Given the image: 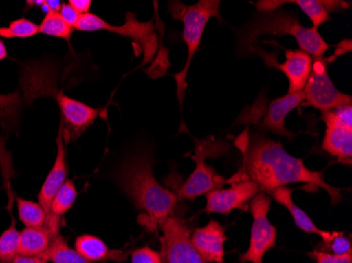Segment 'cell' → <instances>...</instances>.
<instances>
[{"instance_id":"cell-9","label":"cell","mask_w":352,"mask_h":263,"mask_svg":"<svg viewBox=\"0 0 352 263\" xmlns=\"http://www.w3.org/2000/svg\"><path fill=\"white\" fill-rule=\"evenodd\" d=\"M160 227L163 231L164 256L168 263H204L192 243L187 223L171 215Z\"/></svg>"},{"instance_id":"cell-25","label":"cell","mask_w":352,"mask_h":263,"mask_svg":"<svg viewBox=\"0 0 352 263\" xmlns=\"http://www.w3.org/2000/svg\"><path fill=\"white\" fill-rule=\"evenodd\" d=\"M39 34V25L27 19L12 21L9 27H0V37L3 38H31Z\"/></svg>"},{"instance_id":"cell-6","label":"cell","mask_w":352,"mask_h":263,"mask_svg":"<svg viewBox=\"0 0 352 263\" xmlns=\"http://www.w3.org/2000/svg\"><path fill=\"white\" fill-rule=\"evenodd\" d=\"M193 140L195 141V151L192 159L195 160L197 165L176 194L177 198L187 201H195L199 196L206 195L213 190L221 189L225 183H228V180L219 176L213 168L206 164V158L221 156L225 146L210 139L197 140L193 138Z\"/></svg>"},{"instance_id":"cell-8","label":"cell","mask_w":352,"mask_h":263,"mask_svg":"<svg viewBox=\"0 0 352 263\" xmlns=\"http://www.w3.org/2000/svg\"><path fill=\"white\" fill-rule=\"evenodd\" d=\"M328 58L318 57L314 58L311 73L302 90L305 95V102L302 106H312L321 112L340 108V106H352L350 95L340 92L328 75Z\"/></svg>"},{"instance_id":"cell-28","label":"cell","mask_w":352,"mask_h":263,"mask_svg":"<svg viewBox=\"0 0 352 263\" xmlns=\"http://www.w3.org/2000/svg\"><path fill=\"white\" fill-rule=\"evenodd\" d=\"M323 250L330 251L331 254L334 255H346L350 254L351 252V242H350L349 238L344 235L342 232L341 234L338 235L337 237H334L329 243L327 244H322Z\"/></svg>"},{"instance_id":"cell-19","label":"cell","mask_w":352,"mask_h":263,"mask_svg":"<svg viewBox=\"0 0 352 263\" xmlns=\"http://www.w3.org/2000/svg\"><path fill=\"white\" fill-rule=\"evenodd\" d=\"M286 3L298 5L308 16L316 29L329 21V13L350 7V3L338 0H286Z\"/></svg>"},{"instance_id":"cell-17","label":"cell","mask_w":352,"mask_h":263,"mask_svg":"<svg viewBox=\"0 0 352 263\" xmlns=\"http://www.w3.org/2000/svg\"><path fill=\"white\" fill-rule=\"evenodd\" d=\"M75 250L90 262L102 260H112L122 262L126 260V254L122 251L110 250L108 245L93 235H82L75 241Z\"/></svg>"},{"instance_id":"cell-4","label":"cell","mask_w":352,"mask_h":263,"mask_svg":"<svg viewBox=\"0 0 352 263\" xmlns=\"http://www.w3.org/2000/svg\"><path fill=\"white\" fill-rule=\"evenodd\" d=\"M219 5L221 1L219 0H201L193 5H186L181 1H171L169 3V12L172 19H179L183 23V41L187 45L188 49V58L185 67L181 72L173 75L177 88L176 93L181 106L187 89V76L190 65L201 45L206 25L211 19L223 21L219 13Z\"/></svg>"},{"instance_id":"cell-21","label":"cell","mask_w":352,"mask_h":263,"mask_svg":"<svg viewBox=\"0 0 352 263\" xmlns=\"http://www.w3.org/2000/svg\"><path fill=\"white\" fill-rule=\"evenodd\" d=\"M45 254L47 260L53 263H92L70 248L60 235L53 239Z\"/></svg>"},{"instance_id":"cell-29","label":"cell","mask_w":352,"mask_h":263,"mask_svg":"<svg viewBox=\"0 0 352 263\" xmlns=\"http://www.w3.org/2000/svg\"><path fill=\"white\" fill-rule=\"evenodd\" d=\"M132 263H163V257L152 249L142 248L132 253Z\"/></svg>"},{"instance_id":"cell-32","label":"cell","mask_w":352,"mask_h":263,"mask_svg":"<svg viewBox=\"0 0 352 263\" xmlns=\"http://www.w3.org/2000/svg\"><path fill=\"white\" fill-rule=\"evenodd\" d=\"M68 3L80 16L90 13L89 11H90L91 7H92V1L91 0H69Z\"/></svg>"},{"instance_id":"cell-2","label":"cell","mask_w":352,"mask_h":263,"mask_svg":"<svg viewBox=\"0 0 352 263\" xmlns=\"http://www.w3.org/2000/svg\"><path fill=\"white\" fill-rule=\"evenodd\" d=\"M118 183L136 209L144 211L140 221L149 232H156L157 227L173 215L179 198L154 177L153 162L147 152L134 154L122 162Z\"/></svg>"},{"instance_id":"cell-34","label":"cell","mask_w":352,"mask_h":263,"mask_svg":"<svg viewBox=\"0 0 352 263\" xmlns=\"http://www.w3.org/2000/svg\"><path fill=\"white\" fill-rule=\"evenodd\" d=\"M63 3V1H59V0H43L39 7L45 14L59 13Z\"/></svg>"},{"instance_id":"cell-13","label":"cell","mask_w":352,"mask_h":263,"mask_svg":"<svg viewBox=\"0 0 352 263\" xmlns=\"http://www.w3.org/2000/svg\"><path fill=\"white\" fill-rule=\"evenodd\" d=\"M226 227L215 220L195 229L191 240L204 263H225Z\"/></svg>"},{"instance_id":"cell-14","label":"cell","mask_w":352,"mask_h":263,"mask_svg":"<svg viewBox=\"0 0 352 263\" xmlns=\"http://www.w3.org/2000/svg\"><path fill=\"white\" fill-rule=\"evenodd\" d=\"M57 155L53 164L50 173L45 178V183L39 192V205L43 207L45 213L50 215L51 203L54 199L55 195L59 191L63 183L67 180L66 150H65V139H63V130L59 126L58 136H57Z\"/></svg>"},{"instance_id":"cell-16","label":"cell","mask_w":352,"mask_h":263,"mask_svg":"<svg viewBox=\"0 0 352 263\" xmlns=\"http://www.w3.org/2000/svg\"><path fill=\"white\" fill-rule=\"evenodd\" d=\"M294 189L289 187H278V189L274 190L271 192V196L274 201H278L280 205H284L289 213L292 214V218H294V223L300 227L304 232L309 233V234H316L321 236L323 239L324 244L329 243L334 237L341 234L342 232H326L323 229H318L314 221L309 218L307 214L302 211L300 207H298L296 203L292 201V193ZM269 194V195H270Z\"/></svg>"},{"instance_id":"cell-31","label":"cell","mask_w":352,"mask_h":263,"mask_svg":"<svg viewBox=\"0 0 352 263\" xmlns=\"http://www.w3.org/2000/svg\"><path fill=\"white\" fill-rule=\"evenodd\" d=\"M59 14H60L63 21H66L71 27H74L75 30V25H76L80 15L69 3H63Z\"/></svg>"},{"instance_id":"cell-7","label":"cell","mask_w":352,"mask_h":263,"mask_svg":"<svg viewBox=\"0 0 352 263\" xmlns=\"http://www.w3.org/2000/svg\"><path fill=\"white\" fill-rule=\"evenodd\" d=\"M271 209V197L261 192L250 203L252 215L250 244L248 250L239 256L241 263H263L265 254L276 247L278 231L269 221L268 213Z\"/></svg>"},{"instance_id":"cell-27","label":"cell","mask_w":352,"mask_h":263,"mask_svg":"<svg viewBox=\"0 0 352 263\" xmlns=\"http://www.w3.org/2000/svg\"><path fill=\"white\" fill-rule=\"evenodd\" d=\"M326 128H345L352 130V106H340L322 112Z\"/></svg>"},{"instance_id":"cell-22","label":"cell","mask_w":352,"mask_h":263,"mask_svg":"<svg viewBox=\"0 0 352 263\" xmlns=\"http://www.w3.org/2000/svg\"><path fill=\"white\" fill-rule=\"evenodd\" d=\"M16 203L19 209V220L25 225V227H45L47 214L39 203L27 201L21 197L16 198Z\"/></svg>"},{"instance_id":"cell-18","label":"cell","mask_w":352,"mask_h":263,"mask_svg":"<svg viewBox=\"0 0 352 263\" xmlns=\"http://www.w3.org/2000/svg\"><path fill=\"white\" fill-rule=\"evenodd\" d=\"M324 151L338 158L340 163L351 165L352 130L345 128H326Z\"/></svg>"},{"instance_id":"cell-5","label":"cell","mask_w":352,"mask_h":263,"mask_svg":"<svg viewBox=\"0 0 352 263\" xmlns=\"http://www.w3.org/2000/svg\"><path fill=\"white\" fill-rule=\"evenodd\" d=\"M126 21L122 25H113L107 23L100 16L88 13L79 17L75 30L82 32L106 31L109 33L122 35L124 38H129L140 47L144 53L142 63L150 62L154 58L157 50V36L153 21L142 23L136 19L135 14H126Z\"/></svg>"},{"instance_id":"cell-36","label":"cell","mask_w":352,"mask_h":263,"mask_svg":"<svg viewBox=\"0 0 352 263\" xmlns=\"http://www.w3.org/2000/svg\"><path fill=\"white\" fill-rule=\"evenodd\" d=\"M0 263H3V262H1V261H0Z\"/></svg>"},{"instance_id":"cell-23","label":"cell","mask_w":352,"mask_h":263,"mask_svg":"<svg viewBox=\"0 0 352 263\" xmlns=\"http://www.w3.org/2000/svg\"><path fill=\"white\" fill-rule=\"evenodd\" d=\"M73 31L74 27L63 21L59 13L45 14V19L39 25V33L66 41H71Z\"/></svg>"},{"instance_id":"cell-24","label":"cell","mask_w":352,"mask_h":263,"mask_svg":"<svg viewBox=\"0 0 352 263\" xmlns=\"http://www.w3.org/2000/svg\"><path fill=\"white\" fill-rule=\"evenodd\" d=\"M77 198V191L72 180L67 179L59 189L51 203L50 214L56 216H63L70 211Z\"/></svg>"},{"instance_id":"cell-11","label":"cell","mask_w":352,"mask_h":263,"mask_svg":"<svg viewBox=\"0 0 352 263\" xmlns=\"http://www.w3.org/2000/svg\"><path fill=\"white\" fill-rule=\"evenodd\" d=\"M261 187L253 180L234 181L229 189H217L206 194L207 214L229 215L233 209H245L249 201L261 193Z\"/></svg>"},{"instance_id":"cell-1","label":"cell","mask_w":352,"mask_h":263,"mask_svg":"<svg viewBox=\"0 0 352 263\" xmlns=\"http://www.w3.org/2000/svg\"><path fill=\"white\" fill-rule=\"evenodd\" d=\"M239 144L244 157L242 171L233 176L228 183L250 179L258 183L261 191L270 194L274 190L290 183H304L306 190L316 192L322 189L327 192L332 205L343 198L341 189L328 185L322 172L311 171L304 160L287 153L280 142L265 136H251Z\"/></svg>"},{"instance_id":"cell-30","label":"cell","mask_w":352,"mask_h":263,"mask_svg":"<svg viewBox=\"0 0 352 263\" xmlns=\"http://www.w3.org/2000/svg\"><path fill=\"white\" fill-rule=\"evenodd\" d=\"M312 256L316 258V263H351L352 253L346 255H334L331 253L316 251L312 253Z\"/></svg>"},{"instance_id":"cell-20","label":"cell","mask_w":352,"mask_h":263,"mask_svg":"<svg viewBox=\"0 0 352 263\" xmlns=\"http://www.w3.org/2000/svg\"><path fill=\"white\" fill-rule=\"evenodd\" d=\"M56 237L51 234L45 227H25L19 232V252L21 256H37L49 249L53 239Z\"/></svg>"},{"instance_id":"cell-26","label":"cell","mask_w":352,"mask_h":263,"mask_svg":"<svg viewBox=\"0 0 352 263\" xmlns=\"http://www.w3.org/2000/svg\"><path fill=\"white\" fill-rule=\"evenodd\" d=\"M19 231L15 225H10L0 235V261L11 263L19 252Z\"/></svg>"},{"instance_id":"cell-15","label":"cell","mask_w":352,"mask_h":263,"mask_svg":"<svg viewBox=\"0 0 352 263\" xmlns=\"http://www.w3.org/2000/svg\"><path fill=\"white\" fill-rule=\"evenodd\" d=\"M304 102H305V95L302 91L288 93L285 96L271 102L268 113L262 122L263 128H267L276 135L285 136V137L292 139L296 134L287 130L285 126V119H286L287 115L289 114L294 108L302 106Z\"/></svg>"},{"instance_id":"cell-3","label":"cell","mask_w":352,"mask_h":263,"mask_svg":"<svg viewBox=\"0 0 352 263\" xmlns=\"http://www.w3.org/2000/svg\"><path fill=\"white\" fill-rule=\"evenodd\" d=\"M237 36V53L243 56L254 54V43L262 36H292L298 41L300 51L314 58L324 57L328 43L316 27H306L298 21V15L278 10L274 13L256 14L243 27L235 29Z\"/></svg>"},{"instance_id":"cell-33","label":"cell","mask_w":352,"mask_h":263,"mask_svg":"<svg viewBox=\"0 0 352 263\" xmlns=\"http://www.w3.org/2000/svg\"><path fill=\"white\" fill-rule=\"evenodd\" d=\"M47 256L45 252L43 254L37 255V256H21V255H16L11 263H47Z\"/></svg>"},{"instance_id":"cell-35","label":"cell","mask_w":352,"mask_h":263,"mask_svg":"<svg viewBox=\"0 0 352 263\" xmlns=\"http://www.w3.org/2000/svg\"><path fill=\"white\" fill-rule=\"evenodd\" d=\"M8 57L7 47H6L5 43L0 39V61L5 60Z\"/></svg>"},{"instance_id":"cell-10","label":"cell","mask_w":352,"mask_h":263,"mask_svg":"<svg viewBox=\"0 0 352 263\" xmlns=\"http://www.w3.org/2000/svg\"><path fill=\"white\" fill-rule=\"evenodd\" d=\"M60 110V128L63 139L68 144L70 140L78 139L94 124L102 110L89 106L88 104L67 96L63 92L55 98Z\"/></svg>"},{"instance_id":"cell-12","label":"cell","mask_w":352,"mask_h":263,"mask_svg":"<svg viewBox=\"0 0 352 263\" xmlns=\"http://www.w3.org/2000/svg\"><path fill=\"white\" fill-rule=\"evenodd\" d=\"M261 56L266 61L268 67H274L289 80L288 93L300 92L305 88L306 82L311 73L314 57L300 50H286V60L276 63V59H271L270 55L260 51Z\"/></svg>"}]
</instances>
